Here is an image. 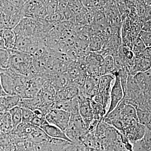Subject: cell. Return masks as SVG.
<instances>
[{
  "mask_svg": "<svg viewBox=\"0 0 151 151\" xmlns=\"http://www.w3.org/2000/svg\"><path fill=\"white\" fill-rule=\"evenodd\" d=\"M151 47H146L143 52L142 57L147 58H151Z\"/></svg>",
  "mask_w": 151,
  "mask_h": 151,
  "instance_id": "cell-18",
  "label": "cell"
},
{
  "mask_svg": "<svg viewBox=\"0 0 151 151\" xmlns=\"http://www.w3.org/2000/svg\"><path fill=\"white\" fill-rule=\"evenodd\" d=\"M7 95L5 92L4 90L3 89L1 81V77H0V97L6 96Z\"/></svg>",
  "mask_w": 151,
  "mask_h": 151,
  "instance_id": "cell-20",
  "label": "cell"
},
{
  "mask_svg": "<svg viewBox=\"0 0 151 151\" xmlns=\"http://www.w3.org/2000/svg\"><path fill=\"white\" fill-rule=\"evenodd\" d=\"M138 37L142 40L146 47H151V32L141 30L139 32Z\"/></svg>",
  "mask_w": 151,
  "mask_h": 151,
  "instance_id": "cell-17",
  "label": "cell"
},
{
  "mask_svg": "<svg viewBox=\"0 0 151 151\" xmlns=\"http://www.w3.org/2000/svg\"><path fill=\"white\" fill-rule=\"evenodd\" d=\"M100 78L97 76L87 75L86 76L82 89L86 96L91 100L99 92Z\"/></svg>",
  "mask_w": 151,
  "mask_h": 151,
  "instance_id": "cell-4",
  "label": "cell"
},
{
  "mask_svg": "<svg viewBox=\"0 0 151 151\" xmlns=\"http://www.w3.org/2000/svg\"><path fill=\"white\" fill-rule=\"evenodd\" d=\"M5 70L6 69H3V68H0V75H1L2 73H3V72H4Z\"/></svg>",
  "mask_w": 151,
  "mask_h": 151,
  "instance_id": "cell-21",
  "label": "cell"
},
{
  "mask_svg": "<svg viewBox=\"0 0 151 151\" xmlns=\"http://www.w3.org/2000/svg\"><path fill=\"white\" fill-rule=\"evenodd\" d=\"M20 100V98L16 95H6L0 97V116L18 106Z\"/></svg>",
  "mask_w": 151,
  "mask_h": 151,
  "instance_id": "cell-7",
  "label": "cell"
},
{
  "mask_svg": "<svg viewBox=\"0 0 151 151\" xmlns=\"http://www.w3.org/2000/svg\"><path fill=\"white\" fill-rule=\"evenodd\" d=\"M2 38L4 48L7 50L13 49L16 37L13 29H4L2 32Z\"/></svg>",
  "mask_w": 151,
  "mask_h": 151,
  "instance_id": "cell-8",
  "label": "cell"
},
{
  "mask_svg": "<svg viewBox=\"0 0 151 151\" xmlns=\"http://www.w3.org/2000/svg\"><path fill=\"white\" fill-rule=\"evenodd\" d=\"M41 1L46 8L48 15L52 14L57 12L58 1Z\"/></svg>",
  "mask_w": 151,
  "mask_h": 151,
  "instance_id": "cell-15",
  "label": "cell"
},
{
  "mask_svg": "<svg viewBox=\"0 0 151 151\" xmlns=\"http://www.w3.org/2000/svg\"><path fill=\"white\" fill-rule=\"evenodd\" d=\"M91 106L93 114V119L101 122L103 121L107 112L103 105L91 100Z\"/></svg>",
  "mask_w": 151,
  "mask_h": 151,
  "instance_id": "cell-11",
  "label": "cell"
},
{
  "mask_svg": "<svg viewBox=\"0 0 151 151\" xmlns=\"http://www.w3.org/2000/svg\"><path fill=\"white\" fill-rule=\"evenodd\" d=\"M102 65L105 68L106 74H113L114 70V60L112 55H108L104 58Z\"/></svg>",
  "mask_w": 151,
  "mask_h": 151,
  "instance_id": "cell-14",
  "label": "cell"
},
{
  "mask_svg": "<svg viewBox=\"0 0 151 151\" xmlns=\"http://www.w3.org/2000/svg\"><path fill=\"white\" fill-rule=\"evenodd\" d=\"M71 114L68 112L54 108L45 116L48 124L58 127L64 132L69 125Z\"/></svg>",
  "mask_w": 151,
  "mask_h": 151,
  "instance_id": "cell-2",
  "label": "cell"
},
{
  "mask_svg": "<svg viewBox=\"0 0 151 151\" xmlns=\"http://www.w3.org/2000/svg\"><path fill=\"white\" fill-rule=\"evenodd\" d=\"M10 66V58L8 50L0 48V68L6 69Z\"/></svg>",
  "mask_w": 151,
  "mask_h": 151,
  "instance_id": "cell-13",
  "label": "cell"
},
{
  "mask_svg": "<svg viewBox=\"0 0 151 151\" xmlns=\"http://www.w3.org/2000/svg\"><path fill=\"white\" fill-rule=\"evenodd\" d=\"M79 89L73 85H69L62 89L57 91L55 102L58 103L73 100L77 97Z\"/></svg>",
  "mask_w": 151,
  "mask_h": 151,
  "instance_id": "cell-5",
  "label": "cell"
},
{
  "mask_svg": "<svg viewBox=\"0 0 151 151\" xmlns=\"http://www.w3.org/2000/svg\"><path fill=\"white\" fill-rule=\"evenodd\" d=\"M10 58L9 68L18 74L26 76H34L37 74L35 68L33 55L16 50H8Z\"/></svg>",
  "mask_w": 151,
  "mask_h": 151,
  "instance_id": "cell-1",
  "label": "cell"
},
{
  "mask_svg": "<svg viewBox=\"0 0 151 151\" xmlns=\"http://www.w3.org/2000/svg\"><path fill=\"white\" fill-rule=\"evenodd\" d=\"M40 128L49 137L63 140L69 143H73L68 137L65 132L56 126L47 123L42 125Z\"/></svg>",
  "mask_w": 151,
  "mask_h": 151,
  "instance_id": "cell-6",
  "label": "cell"
},
{
  "mask_svg": "<svg viewBox=\"0 0 151 151\" xmlns=\"http://www.w3.org/2000/svg\"><path fill=\"white\" fill-rule=\"evenodd\" d=\"M138 122L151 130V111L136 108Z\"/></svg>",
  "mask_w": 151,
  "mask_h": 151,
  "instance_id": "cell-9",
  "label": "cell"
},
{
  "mask_svg": "<svg viewBox=\"0 0 151 151\" xmlns=\"http://www.w3.org/2000/svg\"><path fill=\"white\" fill-rule=\"evenodd\" d=\"M0 151H1V148H0Z\"/></svg>",
  "mask_w": 151,
  "mask_h": 151,
  "instance_id": "cell-22",
  "label": "cell"
},
{
  "mask_svg": "<svg viewBox=\"0 0 151 151\" xmlns=\"http://www.w3.org/2000/svg\"><path fill=\"white\" fill-rule=\"evenodd\" d=\"M103 40L100 37L97 36L92 37L89 41V50L93 52L100 51L103 47Z\"/></svg>",
  "mask_w": 151,
  "mask_h": 151,
  "instance_id": "cell-12",
  "label": "cell"
},
{
  "mask_svg": "<svg viewBox=\"0 0 151 151\" xmlns=\"http://www.w3.org/2000/svg\"><path fill=\"white\" fill-rule=\"evenodd\" d=\"M9 113L10 116L13 130L15 129L22 123V108L19 106H16L10 110Z\"/></svg>",
  "mask_w": 151,
  "mask_h": 151,
  "instance_id": "cell-10",
  "label": "cell"
},
{
  "mask_svg": "<svg viewBox=\"0 0 151 151\" xmlns=\"http://www.w3.org/2000/svg\"><path fill=\"white\" fill-rule=\"evenodd\" d=\"M124 97V91L120 78L118 74L116 73L115 74V81L113 87L111 88L110 105L106 115L115 109L122 102Z\"/></svg>",
  "mask_w": 151,
  "mask_h": 151,
  "instance_id": "cell-3",
  "label": "cell"
},
{
  "mask_svg": "<svg viewBox=\"0 0 151 151\" xmlns=\"http://www.w3.org/2000/svg\"><path fill=\"white\" fill-rule=\"evenodd\" d=\"M150 20L148 22H146L145 24H144L142 30L145 32H151V22Z\"/></svg>",
  "mask_w": 151,
  "mask_h": 151,
  "instance_id": "cell-19",
  "label": "cell"
},
{
  "mask_svg": "<svg viewBox=\"0 0 151 151\" xmlns=\"http://www.w3.org/2000/svg\"><path fill=\"white\" fill-rule=\"evenodd\" d=\"M21 108L22 116V123L31 124L32 119L35 117V115L33 111L27 108Z\"/></svg>",
  "mask_w": 151,
  "mask_h": 151,
  "instance_id": "cell-16",
  "label": "cell"
}]
</instances>
